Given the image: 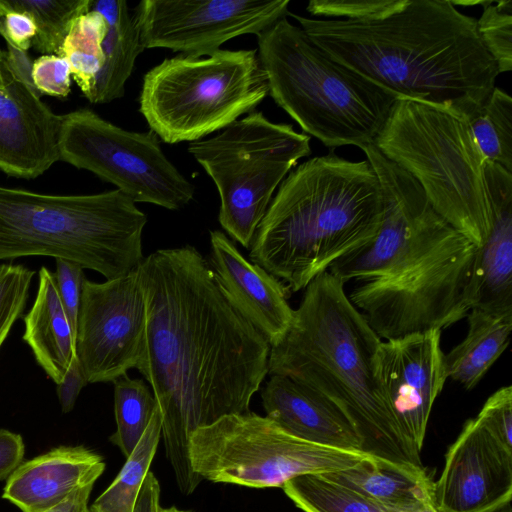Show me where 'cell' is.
Segmentation results:
<instances>
[{"instance_id":"cell-1","label":"cell","mask_w":512,"mask_h":512,"mask_svg":"<svg viewBox=\"0 0 512 512\" xmlns=\"http://www.w3.org/2000/svg\"><path fill=\"white\" fill-rule=\"evenodd\" d=\"M146 305V345L137 369L161 414L166 457L179 490L202 478L189 438L220 418L250 412L268 374L271 345L227 300L193 246L159 249L137 268Z\"/></svg>"},{"instance_id":"cell-2","label":"cell","mask_w":512,"mask_h":512,"mask_svg":"<svg viewBox=\"0 0 512 512\" xmlns=\"http://www.w3.org/2000/svg\"><path fill=\"white\" fill-rule=\"evenodd\" d=\"M331 59L393 94L468 121L499 71L477 19L449 0H400L379 18L351 21L290 13Z\"/></svg>"},{"instance_id":"cell-3","label":"cell","mask_w":512,"mask_h":512,"mask_svg":"<svg viewBox=\"0 0 512 512\" xmlns=\"http://www.w3.org/2000/svg\"><path fill=\"white\" fill-rule=\"evenodd\" d=\"M381 342L344 283L325 271L307 285L287 333L271 346L268 375L288 377L337 405L355 426L363 452L428 478L420 451L401 430L380 383Z\"/></svg>"},{"instance_id":"cell-4","label":"cell","mask_w":512,"mask_h":512,"mask_svg":"<svg viewBox=\"0 0 512 512\" xmlns=\"http://www.w3.org/2000/svg\"><path fill=\"white\" fill-rule=\"evenodd\" d=\"M384 204L367 160L331 149L292 169L258 225L249 258L290 292L307 285L376 235Z\"/></svg>"},{"instance_id":"cell-5","label":"cell","mask_w":512,"mask_h":512,"mask_svg":"<svg viewBox=\"0 0 512 512\" xmlns=\"http://www.w3.org/2000/svg\"><path fill=\"white\" fill-rule=\"evenodd\" d=\"M147 216L115 189L53 195L0 185V260L27 256L63 259L123 277L143 261Z\"/></svg>"},{"instance_id":"cell-6","label":"cell","mask_w":512,"mask_h":512,"mask_svg":"<svg viewBox=\"0 0 512 512\" xmlns=\"http://www.w3.org/2000/svg\"><path fill=\"white\" fill-rule=\"evenodd\" d=\"M257 40L269 95L306 135L332 150L374 143L393 94L331 59L286 17Z\"/></svg>"},{"instance_id":"cell-7","label":"cell","mask_w":512,"mask_h":512,"mask_svg":"<svg viewBox=\"0 0 512 512\" xmlns=\"http://www.w3.org/2000/svg\"><path fill=\"white\" fill-rule=\"evenodd\" d=\"M373 144L417 181L446 223L476 247L484 243L493 222L486 160L467 121L425 103L397 99Z\"/></svg>"},{"instance_id":"cell-8","label":"cell","mask_w":512,"mask_h":512,"mask_svg":"<svg viewBox=\"0 0 512 512\" xmlns=\"http://www.w3.org/2000/svg\"><path fill=\"white\" fill-rule=\"evenodd\" d=\"M255 49L175 56L143 78L139 111L168 144L194 142L252 112L268 95Z\"/></svg>"},{"instance_id":"cell-9","label":"cell","mask_w":512,"mask_h":512,"mask_svg":"<svg viewBox=\"0 0 512 512\" xmlns=\"http://www.w3.org/2000/svg\"><path fill=\"white\" fill-rule=\"evenodd\" d=\"M476 246L439 217L412 253L348 296L382 340L445 328L467 316L466 288Z\"/></svg>"},{"instance_id":"cell-10","label":"cell","mask_w":512,"mask_h":512,"mask_svg":"<svg viewBox=\"0 0 512 512\" xmlns=\"http://www.w3.org/2000/svg\"><path fill=\"white\" fill-rule=\"evenodd\" d=\"M188 152L217 188L220 225L250 248L276 188L311 147L310 136L292 125L252 111L217 135L191 142Z\"/></svg>"},{"instance_id":"cell-11","label":"cell","mask_w":512,"mask_h":512,"mask_svg":"<svg viewBox=\"0 0 512 512\" xmlns=\"http://www.w3.org/2000/svg\"><path fill=\"white\" fill-rule=\"evenodd\" d=\"M189 458L202 479L263 489L282 488L302 475L346 470L374 457L300 439L250 411L197 428L189 438Z\"/></svg>"},{"instance_id":"cell-12","label":"cell","mask_w":512,"mask_h":512,"mask_svg":"<svg viewBox=\"0 0 512 512\" xmlns=\"http://www.w3.org/2000/svg\"><path fill=\"white\" fill-rule=\"evenodd\" d=\"M60 160L116 186L135 203L179 210L194 185L164 154L153 131L125 130L88 108L62 115Z\"/></svg>"},{"instance_id":"cell-13","label":"cell","mask_w":512,"mask_h":512,"mask_svg":"<svg viewBox=\"0 0 512 512\" xmlns=\"http://www.w3.org/2000/svg\"><path fill=\"white\" fill-rule=\"evenodd\" d=\"M289 0H143L132 10L144 48L202 58L225 42L271 27Z\"/></svg>"},{"instance_id":"cell-14","label":"cell","mask_w":512,"mask_h":512,"mask_svg":"<svg viewBox=\"0 0 512 512\" xmlns=\"http://www.w3.org/2000/svg\"><path fill=\"white\" fill-rule=\"evenodd\" d=\"M146 345V305L137 269L82 286L76 357L88 383L113 382L136 368Z\"/></svg>"},{"instance_id":"cell-15","label":"cell","mask_w":512,"mask_h":512,"mask_svg":"<svg viewBox=\"0 0 512 512\" xmlns=\"http://www.w3.org/2000/svg\"><path fill=\"white\" fill-rule=\"evenodd\" d=\"M374 169L382 192L384 213L372 240L336 260L329 272L344 284L386 276L413 251L440 216L417 181L386 158L374 144L361 148Z\"/></svg>"},{"instance_id":"cell-16","label":"cell","mask_w":512,"mask_h":512,"mask_svg":"<svg viewBox=\"0 0 512 512\" xmlns=\"http://www.w3.org/2000/svg\"><path fill=\"white\" fill-rule=\"evenodd\" d=\"M512 450L476 418L468 419L449 446L433 482L438 512H494L511 503Z\"/></svg>"},{"instance_id":"cell-17","label":"cell","mask_w":512,"mask_h":512,"mask_svg":"<svg viewBox=\"0 0 512 512\" xmlns=\"http://www.w3.org/2000/svg\"><path fill=\"white\" fill-rule=\"evenodd\" d=\"M378 376L401 430L421 451L433 404L448 378L441 331L382 341Z\"/></svg>"},{"instance_id":"cell-18","label":"cell","mask_w":512,"mask_h":512,"mask_svg":"<svg viewBox=\"0 0 512 512\" xmlns=\"http://www.w3.org/2000/svg\"><path fill=\"white\" fill-rule=\"evenodd\" d=\"M40 95L11 70L0 89V171L9 176L34 179L60 160L62 115Z\"/></svg>"},{"instance_id":"cell-19","label":"cell","mask_w":512,"mask_h":512,"mask_svg":"<svg viewBox=\"0 0 512 512\" xmlns=\"http://www.w3.org/2000/svg\"><path fill=\"white\" fill-rule=\"evenodd\" d=\"M210 266L229 303L269 342L287 333L294 310L290 290L259 265L248 261L221 231H210Z\"/></svg>"},{"instance_id":"cell-20","label":"cell","mask_w":512,"mask_h":512,"mask_svg":"<svg viewBox=\"0 0 512 512\" xmlns=\"http://www.w3.org/2000/svg\"><path fill=\"white\" fill-rule=\"evenodd\" d=\"M493 222L484 243L476 247L466 303L470 309L512 311V173L486 162Z\"/></svg>"},{"instance_id":"cell-21","label":"cell","mask_w":512,"mask_h":512,"mask_svg":"<svg viewBox=\"0 0 512 512\" xmlns=\"http://www.w3.org/2000/svg\"><path fill=\"white\" fill-rule=\"evenodd\" d=\"M105 468L103 457L84 445L58 446L23 461L6 480L1 497L22 512H44L94 485Z\"/></svg>"},{"instance_id":"cell-22","label":"cell","mask_w":512,"mask_h":512,"mask_svg":"<svg viewBox=\"0 0 512 512\" xmlns=\"http://www.w3.org/2000/svg\"><path fill=\"white\" fill-rule=\"evenodd\" d=\"M261 398L266 417L291 435L324 446L362 451L361 438L346 414L308 386L271 375Z\"/></svg>"},{"instance_id":"cell-23","label":"cell","mask_w":512,"mask_h":512,"mask_svg":"<svg viewBox=\"0 0 512 512\" xmlns=\"http://www.w3.org/2000/svg\"><path fill=\"white\" fill-rule=\"evenodd\" d=\"M75 339L58 293L55 274L42 266L34 303L24 316L23 340L55 384L64 379L76 358Z\"/></svg>"},{"instance_id":"cell-24","label":"cell","mask_w":512,"mask_h":512,"mask_svg":"<svg viewBox=\"0 0 512 512\" xmlns=\"http://www.w3.org/2000/svg\"><path fill=\"white\" fill-rule=\"evenodd\" d=\"M90 10L106 19L108 30L102 44L104 63L84 97L92 104H106L124 96L135 61L145 48L127 1L93 0Z\"/></svg>"},{"instance_id":"cell-25","label":"cell","mask_w":512,"mask_h":512,"mask_svg":"<svg viewBox=\"0 0 512 512\" xmlns=\"http://www.w3.org/2000/svg\"><path fill=\"white\" fill-rule=\"evenodd\" d=\"M391 512H438L433 480L386 465L375 458L346 470L322 474Z\"/></svg>"},{"instance_id":"cell-26","label":"cell","mask_w":512,"mask_h":512,"mask_svg":"<svg viewBox=\"0 0 512 512\" xmlns=\"http://www.w3.org/2000/svg\"><path fill=\"white\" fill-rule=\"evenodd\" d=\"M465 338L445 354L447 375L465 389H473L509 344L512 311L470 309Z\"/></svg>"},{"instance_id":"cell-27","label":"cell","mask_w":512,"mask_h":512,"mask_svg":"<svg viewBox=\"0 0 512 512\" xmlns=\"http://www.w3.org/2000/svg\"><path fill=\"white\" fill-rule=\"evenodd\" d=\"M162 421L157 406L148 427L116 478L90 506V512H133L144 479L150 471L161 437Z\"/></svg>"},{"instance_id":"cell-28","label":"cell","mask_w":512,"mask_h":512,"mask_svg":"<svg viewBox=\"0 0 512 512\" xmlns=\"http://www.w3.org/2000/svg\"><path fill=\"white\" fill-rule=\"evenodd\" d=\"M106 19L90 10L71 24L57 55L67 59L71 76L85 95L104 63L102 44L107 34Z\"/></svg>"},{"instance_id":"cell-29","label":"cell","mask_w":512,"mask_h":512,"mask_svg":"<svg viewBox=\"0 0 512 512\" xmlns=\"http://www.w3.org/2000/svg\"><path fill=\"white\" fill-rule=\"evenodd\" d=\"M472 137L486 162L512 173V99L495 87L467 121Z\"/></svg>"},{"instance_id":"cell-30","label":"cell","mask_w":512,"mask_h":512,"mask_svg":"<svg viewBox=\"0 0 512 512\" xmlns=\"http://www.w3.org/2000/svg\"><path fill=\"white\" fill-rule=\"evenodd\" d=\"M116 431L109 437L127 458L148 427L157 402L142 379L127 374L113 381Z\"/></svg>"},{"instance_id":"cell-31","label":"cell","mask_w":512,"mask_h":512,"mask_svg":"<svg viewBox=\"0 0 512 512\" xmlns=\"http://www.w3.org/2000/svg\"><path fill=\"white\" fill-rule=\"evenodd\" d=\"M282 489L304 512H391L322 474L298 476Z\"/></svg>"},{"instance_id":"cell-32","label":"cell","mask_w":512,"mask_h":512,"mask_svg":"<svg viewBox=\"0 0 512 512\" xmlns=\"http://www.w3.org/2000/svg\"><path fill=\"white\" fill-rule=\"evenodd\" d=\"M17 11L32 16L37 33L32 47L45 54H57L72 22L90 11L93 0H5Z\"/></svg>"},{"instance_id":"cell-33","label":"cell","mask_w":512,"mask_h":512,"mask_svg":"<svg viewBox=\"0 0 512 512\" xmlns=\"http://www.w3.org/2000/svg\"><path fill=\"white\" fill-rule=\"evenodd\" d=\"M477 19L479 37L499 73L512 69V1H484Z\"/></svg>"},{"instance_id":"cell-34","label":"cell","mask_w":512,"mask_h":512,"mask_svg":"<svg viewBox=\"0 0 512 512\" xmlns=\"http://www.w3.org/2000/svg\"><path fill=\"white\" fill-rule=\"evenodd\" d=\"M34 274L22 264H0V348L24 312Z\"/></svg>"},{"instance_id":"cell-35","label":"cell","mask_w":512,"mask_h":512,"mask_svg":"<svg viewBox=\"0 0 512 512\" xmlns=\"http://www.w3.org/2000/svg\"><path fill=\"white\" fill-rule=\"evenodd\" d=\"M399 3L400 0H312L306 10L314 16L364 21L381 17Z\"/></svg>"},{"instance_id":"cell-36","label":"cell","mask_w":512,"mask_h":512,"mask_svg":"<svg viewBox=\"0 0 512 512\" xmlns=\"http://www.w3.org/2000/svg\"><path fill=\"white\" fill-rule=\"evenodd\" d=\"M32 82L40 94L64 99L71 91V69L66 58L45 54L32 63Z\"/></svg>"},{"instance_id":"cell-37","label":"cell","mask_w":512,"mask_h":512,"mask_svg":"<svg viewBox=\"0 0 512 512\" xmlns=\"http://www.w3.org/2000/svg\"><path fill=\"white\" fill-rule=\"evenodd\" d=\"M506 448L512 450V387L503 386L484 403L475 417Z\"/></svg>"},{"instance_id":"cell-38","label":"cell","mask_w":512,"mask_h":512,"mask_svg":"<svg viewBox=\"0 0 512 512\" xmlns=\"http://www.w3.org/2000/svg\"><path fill=\"white\" fill-rule=\"evenodd\" d=\"M55 261L58 293L76 337L82 286L86 279L84 269L67 260L56 259Z\"/></svg>"},{"instance_id":"cell-39","label":"cell","mask_w":512,"mask_h":512,"mask_svg":"<svg viewBox=\"0 0 512 512\" xmlns=\"http://www.w3.org/2000/svg\"><path fill=\"white\" fill-rule=\"evenodd\" d=\"M3 30L6 44L24 52L31 47L37 33L35 21L30 14L13 10L10 7L4 15Z\"/></svg>"},{"instance_id":"cell-40","label":"cell","mask_w":512,"mask_h":512,"mask_svg":"<svg viewBox=\"0 0 512 512\" xmlns=\"http://www.w3.org/2000/svg\"><path fill=\"white\" fill-rule=\"evenodd\" d=\"M25 444L20 434L0 429V481L7 480L23 462Z\"/></svg>"},{"instance_id":"cell-41","label":"cell","mask_w":512,"mask_h":512,"mask_svg":"<svg viewBox=\"0 0 512 512\" xmlns=\"http://www.w3.org/2000/svg\"><path fill=\"white\" fill-rule=\"evenodd\" d=\"M87 383L76 357L64 379L56 384L57 396L63 413H68L74 408L80 391Z\"/></svg>"},{"instance_id":"cell-42","label":"cell","mask_w":512,"mask_h":512,"mask_svg":"<svg viewBox=\"0 0 512 512\" xmlns=\"http://www.w3.org/2000/svg\"><path fill=\"white\" fill-rule=\"evenodd\" d=\"M161 489L156 476L149 471L137 496L133 512H159Z\"/></svg>"},{"instance_id":"cell-43","label":"cell","mask_w":512,"mask_h":512,"mask_svg":"<svg viewBox=\"0 0 512 512\" xmlns=\"http://www.w3.org/2000/svg\"><path fill=\"white\" fill-rule=\"evenodd\" d=\"M6 46L5 58L10 70L35 89L31 76L33 62L30 60L27 52L21 51L10 44H6Z\"/></svg>"},{"instance_id":"cell-44","label":"cell","mask_w":512,"mask_h":512,"mask_svg":"<svg viewBox=\"0 0 512 512\" xmlns=\"http://www.w3.org/2000/svg\"><path fill=\"white\" fill-rule=\"evenodd\" d=\"M94 485L81 488L57 506L44 512H90L89 499Z\"/></svg>"},{"instance_id":"cell-45","label":"cell","mask_w":512,"mask_h":512,"mask_svg":"<svg viewBox=\"0 0 512 512\" xmlns=\"http://www.w3.org/2000/svg\"><path fill=\"white\" fill-rule=\"evenodd\" d=\"M10 75L9 67L5 59V50L0 49V89L4 88Z\"/></svg>"},{"instance_id":"cell-46","label":"cell","mask_w":512,"mask_h":512,"mask_svg":"<svg viewBox=\"0 0 512 512\" xmlns=\"http://www.w3.org/2000/svg\"><path fill=\"white\" fill-rule=\"evenodd\" d=\"M9 10L8 5L6 4L5 0H0V35L4 37V30H3V19L4 15Z\"/></svg>"},{"instance_id":"cell-47","label":"cell","mask_w":512,"mask_h":512,"mask_svg":"<svg viewBox=\"0 0 512 512\" xmlns=\"http://www.w3.org/2000/svg\"><path fill=\"white\" fill-rule=\"evenodd\" d=\"M159 512H191V511L183 510V509H179L175 506H171V507H167V508L161 507Z\"/></svg>"},{"instance_id":"cell-48","label":"cell","mask_w":512,"mask_h":512,"mask_svg":"<svg viewBox=\"0 0 512 512\" xmlns=\"http://www.w3.org/2000/svg\"><path fill=\"white\" fill-rule=\"evenodd\" d=\"M494 512H512V506L511 503L501 507L500 509L494 511Z\"/></svg>"}]
</instances>
